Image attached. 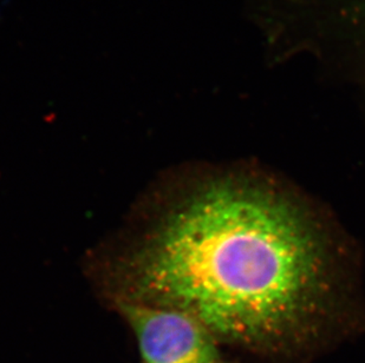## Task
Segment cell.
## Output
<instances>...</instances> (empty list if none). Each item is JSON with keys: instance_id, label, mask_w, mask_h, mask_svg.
Returning a JSON list of instances; mask_svg holds the SVG:
<instances>
[{"instance_id": "obj_1", "label": "cell", "mask_w": 365, "mask_h": 363, "mask_svg": "<svg viewBox=\"0 0 365 363\" xmlns=\"http://www.w3.org/2000/svg\"><path fill=\"white\" fill-rule=\"evenodd\" d=\"M128 270V301L178 309L217 340L264 352L310 339L332 287L309 213L272 184L235 176L192 192Z\"/></svg>"}, {"instance_id": "obj_2", "label": "cell", "mask_w": 365, "mask_h": 363, "mask_svg": "<svg viewBox=\"0 0 365 363\" xmlns=\"http://www.w3.org/2000/svg\"><path fill=\"white\" fill-rule=\"evenodd\" d=\"M142 363H221L217 339L193 316L178 309L122 301Z\"/></svg>"}, {"instance_id": "obj_3", "label": "cell", "mask_w": 365, "mask_h": 363, "mask_svg": "<svg viewBox=\"0 0 365 363\" xmlns=\"http://www.w3.org/2000/svg\"><path fill=\"white\" fill-rule=\"evenodd\" d=\"M323 25L343 75L365 85V0H324Z\"/></svg>"}]
</instances>
